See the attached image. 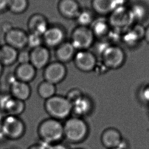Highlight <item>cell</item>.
<instances>
[{
  "label": "cell",
  "instance_id": "obj_1",
  "mask_svg": "<svg viewBox=\"0 0 149 149\" xmlns=\"http://www.w3.org/2000/svg\"><path fill=\"white\" fill-rule=\"evenodd\" d=\"M63 127L65 137L72 143L83 141L87 137L89 130L87 123L79 117L68 119Z\"/></svg>",
  "mask_w": 149,
  "mask_h": 149
},
{
  "label": "cell",
  "instance_id": "obj_2",
  "mask_svg": "<svg viewBox=\"0 0 149 149\" xmlns=\"http://www.w3.org/2000/svg\"><path fill=\"white\" fill-rule=\"evenodd\" d=\"M38 133L42 141L50 144L60 141L64 136L63 125L54 118L43 121L39 125Z\"/></svg>",
  "mask_w": 149,
  "mask_h": 149
},
{
  "label": "cell",
  "instance_id": "obj_3",
  "mask_svg": "<svg viewBox=\"0 0 149 149\" xmlns=\"http://www.w3.org/2000/svg\"><path fill=\"white\" fill-rule=\"evenodd\" d=\"M45 108L52 118L58 120L66 118L72 112V105L66 97L56 95L46 100Z\"/></svg>",
  "mask_w": 149,
  "mask_h": 149
},
{
  "label": "cell",
  "instance_id": "obj_4",
  "mask_svg": "<svg viewBox=\"0 0 149 149\" xmlns=\"http://www.w3.org/2000/svg\"><path fill=\"white\" fill-rule=\"evenodd\" d=\"M26 127L22 119L16 116L6 115L3 119L2 135L11 139L16 140L24 135Z\"/></svg>",
  "mask_w": 149,
  "mask_h": 149
},
{
  "label": "cell",
  "instance_id": "obj_5",
  "mask_svg": "<svg viewBox=\"0 0 149 149\" xmlns=\"http://www.w3.org/2000/svg\"><path fill=\"white\" fill-rule=\"evenodd\" d=\"M94 37L91 29L79 26L73 31L70 42L75 50H87L93 45Z\"/></svg>",
  "mask_w": 149,
  "mask_h": 149
},
{
  "label": "cell",
  "instance_id": "obj_6",
  "mask_svg": "<svg viewBox=\"0 0 149 149\" xmlns=\"http://www.w3.org/2000/svg\"><path fill=\"white\" fill-rule=\"evenodd\" d=\"M105 67L107 69H117L125 63V52L120 46L109 45L101 55Z\"/></svg>",
  "mask_w": 149,
  "mask_h": 149
},
{
  "label": "cell",
  "instance_id": "obj_7",
  "mask_svg": "<svg viewBox=\"0 0 149 149\" xmlns=\"http://www.w3.org/2000/svg\"><path fill=\"white\" fill-rule=\"evenodd\" d=\"M28 34L22 29L13 27L4 33L5 44L17 50H22L28 46Z\"/></svg>",
  "mask_w": 149,
  "mask_h": 149
},
{
  "label": "cell",
  "instance_id": "obj_8",
  "mask_svg": "<svg viewBox=\"0 0 149 149\" xmlns=\"http://www.w3.org/2000/svg\"><path fill=\"white\" fill-rule=\"evenodd\" d=\"M74 61L76 67L84 72L93 71L97 65V59L95 55L88 50L79 51L75 53Z\"/></svg>",
  "mask_w": 149,
  "mask_h": 149
},
{
  "label": "cell",
  "instance_id": "obj_9",
  "mask_svg": "<svg viewBox=\"0 0 149 149\" xmlns=\"http://www.w3.org/2000/svg\"><path fill=\"white\" fill-rule=\"evenodd\" d=\"M66 73V67L63 63L59 61L50 63L45 67L44 72L45 81L56 85L65 78Z\"/></svg>",
  "mask_w": 149,
  "mask_h": 149
},
{
  "label": "cell",
  "instance_id": "obj_10",
  "mask_svg": "<svg viewBox=\"0 0 149 149\" xmlns=\"http://www.w3.org/2000/svg\"><path fill=\"white\" fill-rule=\"evenodd\" d=\"M109 22L116 28H124L129 26L133 20L131 11L125 7L118 8L111 12Z\"/></svg>",
  "mask_w": 149,
  "mask_h": 149
},
{
  "label": "cell",
  "instance_id": "obj_11",
  "mask_svg": "<svg viewBox=\"0 0 149 149\" xmlns=\"http://www.w3.org/2000/svg\"><path fill=\"white\" fill-rule=\"evenodd\" d=\"M0 107L7 115L18 117L25 109L24 101L16 99L12 96H6L0 100Z\"/></svg>",
  "mask_w": 149,
  "mask_h": 149
},
{
  "label": "cell",
  "instance_id": "obj_12",
  "mask_svg": "<svg viewBox=\"0 0 149 149\" xmlns=\"http://www.w3.org/2000/svg\"><path fill=\"white\" fill-rule=\"evenodd\" d=\"M30 63L36 69H42L48 65L50 53L46 47L41 46L33 48L30 52Z\"/></svg>",
  "mask_w": 149,
  "mask_h": 149
},
{
  "label": "cell",
  "instance_id": "obj_13",
  "mask_svg": "<svg viewBox=\"0 0 149 149\" xmlns=\"http://www.w3.org/2000/svg\"><path fill=\"white\" fill-rule=\"evenodd\" d=\"M10 92L11 96L24 102L30 97L31 89L28 83L18 80L14 77L10 84Z\"/></svg>",
  "mask_w": 149,
  "mask_h": 149
},
{
  "label": "cell",
  "instance_id": "obj_14",
  "mask_svg": "<svg viewBox=\"0 0 149 149\" xmlns=\"http://www.w3.org/2000/svg\"><path fill=\"white\" fill-rule=\"evenodd\" d=\"M30 33L42 37L49 28L47 19L40 14H35L31 16L27 23Z\"/></svg>",
  "mask_w": 149,
  "mask_h": 149
},
{
  "label": "cell",
  "instance_id": "obj_15",
  "mask_svg": "<svg viewBox=\"0 0 149 149\" xmlns=\"http://www.w3.org/2000/svg\"><path fill=\"white\" fill-rule=\"evenodd\" d=\"M65 34L62 29L58 27H52L47 29L43 35V41L47 46H58L63 42Z\"/></svg>",
  "mask_w": 149,
  "mask_h": 149
},
{
  "label": "cell",
  "instance_id": "obj_16",
  "mask_svg": "<svg viewBox=\"0 0 149 149\" xmlns=\"http://www.w3.org/2000/svg\"><path fill=\"white\" fill-rule=\"evenodd\" d=\"M58 9L61 15L67 18H77L81 11L76 0H60Z\"/></svg>",
  "mask_w": 149,
  "mask_h": 149
},
{
  "label": "cell",
  "instance_id": "obj_17",
  "mask_svg": "<svg viewBox=\"0 0 149 149\" xmlns=\"http://www.w3.org/2000/svg\"><path fill=\"white\" fill-rule=\"evenodd\" d=\"M101 141L103 145L109 149L119 147L123 141L121 133L117 129L109 128L102 134Z\"/></svg>",
  "mask_w": 149,
  "mask_h": 149
},
{
  "label": "cell",
  "instance_id": "obj_18",
  "mask_svg": "<svg viewBox=\"0 0 149 149\" xmlns=\"http://www.w3.org/2000/svg\"><path fill=\"white\" fill-rule=\"evenodd\" d=\"M36 69L30 63L18 64L14 72V76L18 80L28 83L34 79Z\"/></svg>",
  "mask_w": 149,
  "mask_h": 149
},
{
  "label": "cell",
  "instance_id": "obj_19",
  "mask_svg": "<svg viewBox=\"0 0 149 149\" xmlns=\"http://www.w3.org/2000/svg\"><path fill=\"white\" fill-rule=\"evenodd\" d=\"M18 51L5 44L0 46V63L9 67L17 62Z\"/></svg>",
  "mask_w": 149,
  "mask_h": 149
},
{
  "label": "cell",
  "instance_id": "obj_20",
  "mask_svg": "<svg viewBox=\"0 0 149 149\" xmlns=\"http://www.w3.org/2000/svg\"><path fill=\"white\" fill-rule=\"evenodd\" d=\"M92 5L95 12L101 15L111 13L119 8L116 0H93Z\"/></svg>",
  "mask_w": 149,
  "mask_h": 149
},
{
  "label": "cell",
  "instance_id": "obj_21",
  "mask_svg": "<svg viewBox=\"0 0 149 149\" xmlns=\"http://www.w3.org/2000/svg\"><path fill=\"white\" fill-rule=\"evenodd\" d=\"M75 49L71 42H63L58 46L56 51V57L58 61L64 63L68 62L74 58Z\"/></svg>",
  "mask_w": 149,
  "mask_h": 149
},
{
  "label": "cell",
  "instance_id": "obj_22",
  "mask_svg": "<svg viewBox=\"0 0 149 149\" xmlns=\"http://www.w3.org/2000/svg\"><path fill=\"white\" fill-rule=\"evenodd\" d=\"M72 105V111L78 117L87 115L90 112L92 109L91 100L84 95L75 101Z\"/></svg>",
  "mask_w": 149,
  "mask_h": 149
},
{
  "label": "cell",
  "instance_id": "obj_23",
  "mask_svg": "<svg viewBox=\"0 0 149 149\" xmlns=\"http://www.w3.org/2000/svg\"><path fill=\"white\" fill-rule=\"evenodd\" d=\"M133 20L141 22L147 19L149 15V9L145 3L139 2L135 3L130 9Z\"/></svg>",
  "mask_w": 149,
  "mask_h": 149
},
{
  "label": "cell",
  "instance_id": "obj_24",
  "mask_svg": "<svg viewBox=\"0 0 149 149\" xmlns=\"http://www.w3.org/2000/svg\"><path fill=\"white\" fill-rule=\"evenodd\" d=\"M29 7L28 0H9L8 10L14 14H22Z\"/></svg>",
  "mask_w": 149,
  "mask_h": 149
},
{
  "label": "cell",
  "instance_id": "obj_25",
  "mask_svg": "<svg viewBox=\"0 0 149 149\" xmlns=\"http://www.w3.org/2000/svg\"><path fill=\"white\" fill-rule=\"evenodd\" d=\"M56 91L55 85L46 81L41 83L38 88L39 95L46 100L54 96Z\"/></svg>",
  "mask_w": 149,
  "mask_h": 149
},
{
  "label": "cell",
  "instance_id": "obj_26",
  "mask_svg": "<svg viewBox=\"0 0 149 149\" xmlns=\"http://www.w3.org/2000/svg\"><path fill=\"white\" fill-rule=\"evenodd\" d=\"M91 30L95 37H102L108 34L109 25L107 22L104 20H97L93 24Z\"/></svg>",
  "mask_w": 149,
  "mask_h": 149
},
{
  "label": "cell",
  "instance_id": "obj_27",
  "mask_svg": "<svg viewBox=\"0 0 149 149\" xmlns=\"http://www.w3.org/2000/svg\"><path fill=\"white\" fill-rule=\"evenodd\" d=\"M76 18L80 26L88 27L94 21L93 13L89 10L81 11Z\"/></svg>",
  "mask_w": 149,
  "mask_h": 149
},
{
  "label": "cell",
  "instance_id": "obj_28",
  "mask_svg": "<svg viewBox=\"0 0 149 149\" xmlns=\"http://www.w3.org/2000/svg\"><path fill=\"white\" fill-rule=\"evenodd\" d=\"M123 39L125 43L131 46L136 45L141 41L140 38L131 29L124 35Z\"/></svg>",
  "mask_w": 149,
  "mask_h": 149
},
{
  "label": "cell",
  "instance_id": "obj_29",
  "mask_svg": "<svg viewBox=\"0 0 149 149\" xmlns=\"http://www.w3.org/2000/svg\"><path fill=\"white\" fill-rule=\"evenodd\" d=\"M42 37V36L39 35L30 33L28 34V46H29L33 49L42 46L41 44L43 41Z\"/></svg>",
  "mask_w": 149,
  "mask_h": 149
},
{
  "label": "cell",
  "instance_id": "obj_30",
  "mask_svg": "<svg viewBox=\"0 0 149 149\" xmlns=\"http://www.w3.org/2000/svg\"><path fill=\"white\" fill-rule=\"evenodd\" d=\"M30 52L24 50V49L18 51V55L17 62L19 64H23L30 63Z\"/></svg>",
  "mask_w": 149,
  "mask_h": 149
},
{
  "label": "cell",
  "instance_id": "obj_31",
  "mask_svg": "<svg viewBox=\"0 0 149 149\" xmlns=\"http://www.w3.org/2000/svg\"><path fill=\"white\" fill-rule=\"evenodd\" d=\"M139 97L143 103L149 105V83L144 85L141 89Z\"/></svg>",
  "mask_w": 149,
  "mask_h": 149
},
{
  "label": "cell",
  "instance_id": "obj_32",
  "mask_svg": "<svg viewBox=\"0 0 149 149\" xmlns=\"http://www.w3.org/2000/svg\"><path fill=\"white\" fill-rule=\"evenodd\" d=\"M83 95L81 91H79L78 89H73L69 92L66 98L72 104L75 101L79 99Z\"/></svg>",
  "mask_w": 149,
  "mask_h": 149
},
{
  "label": "cell",
  "instance_id": "obj_33",
  "mask_svg": "<svg viewBox=\"0 0 149 149\" xmlns=\"http://www.w3.org/2000/svg\"><path fill=\"white\" fill-rule=\"evenodd\" d=\"M51 145L50 143L42 141L41 143L32 145L28 149H49Z\"/></svg>",
  "mask_w": 149,
  "mask_h": 149
},
{
  "label": "cell",
  "instance_id": "obj_34",
  "mask_svg": "<svg viewBox=\"0 0 149 149\" xmlns=\"http://www.w3.org/2000/svg\"><path fill=\"white\" fill-rule=\"evenodd\" d=\"M13 27V26L11 22H5L2 24L1 26V30L4 34L8 31L10 30V29L12 28Z\"/></svg>",
  "mask_w": 149,
  "mask_h": 149
},
{
  "label": "cell",
  "instance_id": "obj_35",
  "mask_svg": "<svg viewBox=\"0 0 149 149\" xmlns=\"http://www.w3.org/2000/svg\"><path fill=\"white\" fill-rule=\"evenodd\" d=\"M9 0H0V13L8 10Z\"/></svg>",
  "mask_w": 149,
  "mask_h": 149
},
{
  "label": "cell",
  "instance_id": "obj_36",
  "mask_svg": "<svg viewBox=\"0 0 149 149\" xmlns=\"http://www.w3.org/2000/svg\"><path fill=\"white\" fill-rule=\"evenodd\" d=\"M49 149H68L64 145L61 143H56L55 145H51Z\"/></svg>",
  "mask_w": 149,
  "mask_h": 149
},
{
  "label": "cell",
  "instance_id": "obj_37",
  "mask_svg": "<svg viewBox=\"0 0 149 149\" xmlns=\"http://www.w3.org/2000/svg\"><path fill=\"white\" fill-rule=\"evenodd\" d=\"M144 39L149 44V24L146 27Z\"/></svg>",
  "mask_w": 149,
  "mask_h": 149
},
{
  "label": "cell",
  "instance_id": "obj_38",
  "mask_svg": "<svg viewBox=\"0 0 149 149\" xmlns=\"http://www.w3.org/2000/svg\"><path fill=\"white\" fill-rule=\"evenodd\" d=\"M4 117H2L1 115H0V134L2 135V126H3V122Z\"/></svg>",
  "mask_w": 149,
  "mask_h": 149
},
{
  "label": "cell",
  "instance_id": "obj_39",
  "mask_svg": "<svg viewBox=\"0 0 149 149\" xmlns=\"http://www.w3.org/2000/svg\"><path fill=\"white\" fill-rule=\"evenodd\" d=\"M3 69H4V67L0 63V77L2 76V74H3Z\"/></svg>",
  "mask_w": 149,
  "mask_h": 149
},
{
  "label": "cell",
  "instance_id": "obj_40",
  "mask_svg": "<svg viewBox=\"0 0 149 149\" xmlns=\"http://www.w3.org/2000/svg\"><path fill=\"white\" fill-rule=\"evenodd\" d=\"M122 149V148H121L117 147V148H113V149Z\"/></svg>",
  "mask_w": 149,
  "mask_h": 149
},
{
  "label": "cell",
  "instance_id": "obj_41",
  "mask_svg": "<svg viewBox=\"0 0 149 149\" xmlns=\"http://www.w3.org/2000/svg\"><path fill=\"white\" fill-rule=\"evenodd\" d=\"M148 112H149V111H148Z\"/></svg>",
  "mask_w": 149,
  "mask_h": 149
},
{
  "label": "cell",
  "instance_id": "obj_42",
  "mask_svg": "<svg viewBox=\"0 0 149 149\" xmlns=\"http://www.w3.org/2000/svg\"><path fill=\"white\" fill-rule=\"evenodd\" d=\"M0 46H1V44H0Z\"/></svg>",
  "mask_w": 149,
  "mask_h": 149
}]
</instances>
